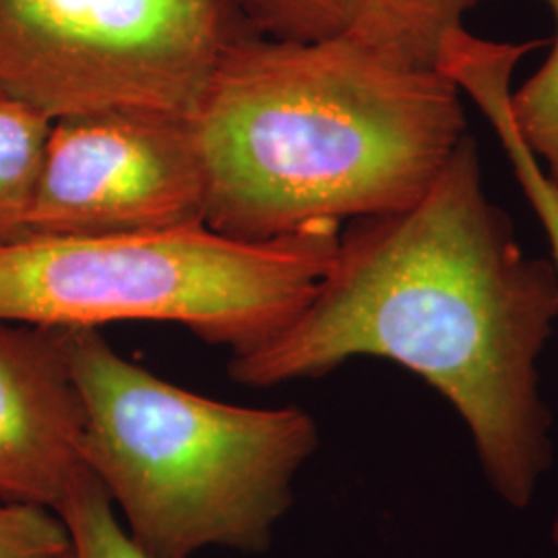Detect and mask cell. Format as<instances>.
Masks as SVG:
<instances>
[{
  "instance_id": "cell-8",
  "label": "cell",
  "mask_w": 558,
  "mask_h": 558,
  "mask_svg": "<svg viewBox=\"0 0 558 558\" xmlns=\"http://www.w3.org/2000/svg\"><path fill=\"white\" fill-rule=\"evenodd\" d=\"M488 0H359L354 40L410 69H439L442 48L463 17Z\"/></svg>"
},
{
  "instance_id": "cell-15",
  "label": "cell",
  "mask_w": 558,
  "mask_h": 558,
  "mask_svg": "<svg viewBox=\"0 0 558 558\" xmlns=\"http://www.w3.org/2000/svg\"><path fill=\"white\" fill-rule=\"evenodd\" d=\"M71 558H73V555H71Z\"/></svg>"
},
{
  "instance_id": "cell-6",
  "label": "cell",
  "mask_w": 558,
  "mask_h": 558,
  "mask_svg": "<svg viewBox=\"0 0 558 558\" xmlns=\"http://www.w3.org/2000/svg\"><path fill=\"white\" fill-rule=\"evenodd\" d=\"M193 120L154 112L57 119L27 216L29 236H114L205 226Z\"/></svg>"
},
{
  "instance_id": "cell-1",
  "label": "cell",
  "mask_w": 558,
  "mask_h": 558,
  "mask_svg": "<svg viewBox=\"0 0 558 558\" xmlns=\"http://www.w3.org/2000/svg\"><path fill=\"white\" fill-rule=\"evenodd\" d=\"M557 319V267L521 248L465 133L418 201L341 230L308 306L230 375L269 387L391 360L453 405L488 484L521 511L553 463L538 359Z\"/></svg>"
},
{
  "instance_id": "cell-11",
  "label": "cell",
  "mask_w": 558,
  "mask_h": 558,
  "mask_svg": "<svg viewBox=\"0 0 558 558\" xmlns=\"http://www.w3.org/2000/svg\"><path fill=\"white\" fill-rule=\"evenodd\" d=\"M73 542V558H151L120 525L114 505L87 470L57 509Z\"/></svg>"
},
{
  "instance_id": "cell-3",
  "label": "cell",
  "mask_w": 558,
  "mask_h": 558,
  "mask_svg": "<svg viewBox=\"0 0 558 558\" xmlns=\"http://www.w3.org/2000/svg\"><path fill=\"white\" fill-rule=\"evenodd\" d=\"M62 338L85 410L83 465L141 550L263 553L319 447L315 420L186 391L120 356L98 329H62Z\"/></svg>"
},
{
  "instance_id": "cell-9",
  "label": "cell",
  "mask_w": 558,
  "mask_h": 558,
  "mask_svg": "<svg viewBox=\"0 0 558 558\" xmlns=\"http://www.w3.org/2000/svg\"><path fill=\"white\" fill-rule=\"evenodd\" d=\"M54 120L0 87V244L27 239V216Z\"/></svg>"
},
{
  "instance_id": "cell-14",
  "label": "cell",
  "mask_w": 558,
  "mask_h": 558,
  "mask_svg": "<svg viewBox=\"0 0 558 558\" xmlns=\"http://www.w3.org/2000/svg\"><path fill=\"white\" fill-rule=\"evenodd\" d=\"M73 542L57 511L0 500V558H71Z\"/></svg>"
},
{
  "instance_id": "cell-2",
  "label": "cell",
  "mask_w": 558,
  "mask_h": 558,
  "mask_svg": "<svg viewBox=\"0 0 558 558\" xmlns=\"http://www.w3.org/2000/svg\"><path fill=\"white\" fill-rule=\"evenodd\" d=\"M461 92L350 34L265 38L248 29L214 71L193 120L205 226L274 240L418 201L465 131Z\"/></svg>"
},
{
  "instance_id": "cell-5",
  "label": "cell",
  "mask_w": 558,
  "mask_h": 558,
  "mask_svg": "<svg viewBox=\"0 0 558 558\" xmlns=\"http://www.w3.org/2000/svg\"><path fill=\"white\" fill-rule=\"evenodd\" d=\"M248 29L232 0H0V87L52 120H195L221 54Z\"/></svg>"
},
{
  "instance_id": "cell-4",
  "label": "cell",
  "mask_w": 558,
  "mask_h": 558,
  "mask_svg": "<svg viewBox=\"0 0 558 558\" xmlns=\"http://www.w3.org/2000/svg\"><path fill=\"white\" fill-rule=\"evenodd\" d=\"M341 226L239 240L191 226L114 236H27L0 244V320L98 329L177 323L248 352L276 338L317 294Z\"/></svg>"
},
{
  "instance_id": "cell-13",
  "label": "cell",
  "mask_w": 558,
  "mask_h": 558,
  "mask_svg": "<svg viewBox=\"0 0 558 558\" xmlns=\"http://www.w3.org/2000/svg\"><path fill=\"white\" fill-rule=\"evenodd\" d=\"M490 129L495 131L507 161L513 168L523 197L532 205L539 226L548 239L553 253V263L558 271V184L546 174L534 151L527 147L519 133L518 124L507 110H500L490 119ZM553 544L558 550V513L553 521Z\"/></svg>"
},
{
  "instance_id": "cell-10",
  "label": "cell",
  "mask_w": 558,
  "mask_h": 558,
  "mask_svg": "<svg viewBox=\"0 0 558 558\" xmlns=\"http://www.w3.org/2000/svg\"><path fill=\"white\" fill-rule=\"evenodd\" d=\"M253 32L276 40L315 41L352 29L359 0H232Z\"/></svg>"
},
{
  "instance_id": "cell-7",
  "label": "cell",
  "mask_w": 558,
  "mask_h": 558,
  "mask_svg": "<svg viewBox=\"0 0 558 558\" xmlns=\"http://www.w3.org/2000/svg\"><path fill=\"white\" fill-rule=\"evenodd\" d=\"M83 428L62 329L0 320V500L57 511L85 472Z\"/></svg>"
},
{
  "instance_id": "cell-12",
  "label": "cell",
  "mask_w": 558,
  "mask_h": 558,
  "mask_svg": "<svg viewBox=\"0 0 558 558\" xmlns=\"http://www.w3.org/2000/svg\"><path fill=\"white\" fill-rule=\"evenodd\" d=\"M544 2L555 17L557 36L538 71L518 92L511 89V114L527 147L558 184V0Z\"/></svg>"
}]
</instances>
